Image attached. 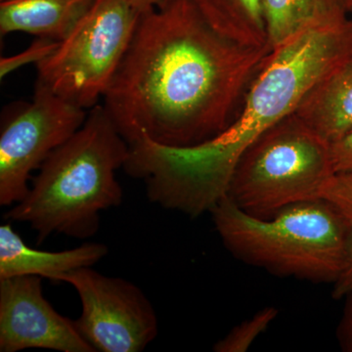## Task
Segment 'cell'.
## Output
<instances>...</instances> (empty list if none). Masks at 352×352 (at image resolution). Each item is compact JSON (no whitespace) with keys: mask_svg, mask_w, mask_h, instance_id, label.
Masks as SVG:
<instances>
[{"mask_svg":"<svg viewBox=\"0 0 352 352\" xmlns=\"http://www.w3.org/2000/svg\"><path fill=\"white\" fill-rule=\"evenodd\" d=\"M278 315L277 308L264 307L251 318L235 326L223 339L214 344L215 352H245L265 332Z\"/></svg>","mask_w":352,"mask_h":352,"instance_id":"obj_15","label":"cell"},{"mask_svg":"<svg viewBox=\"0 0 352 352\" xmlns=\"http://www.w3.org/2000/svg\"><path fill=\"white\" fill-rule=\"evenodd\" d=\"M331 155L335 173L352 171V131L331 144Z\"/></svg>","mask_w":352,"mask_h":352,"instance_id":"obj_19","label":"cell"},{"mask_svg":"<svg viewBox=\"0 0 352 352\" xmlns=\"http://www.w3.org/2000/svg\"><path fill=\"white\" fill-rule=\"evenodd\" d=\"M352 54V19L315 25L271 50L230 126L203 144L168 148L143 141L133 168L148 198L192 219L227 195L238 162L271 126L295 112L315 83Z\"/></svg>","mask_w":352,"mask_h":352,"instance_id":"obj_2","label":"cell"},{"mask_svg":"<svg viewBox=\"0 0 352 352\" xmlns=\"http://www.w3.org/2000/svg\"><path fill=\"white\" fill-rule=\"evenodd\" d=\"M270 46L215 31L192 0L140 13L104 108L129 145L203 144L230 126Z\"/></svg>","mask_w":352,"mask_h":352,"instance_id":"obj_1","label":"cell"},{"mask_svg":"<svg viewBox=\"0 0 352 352\" xmlns=\"http://www.w3.org/2000/svg\"><path fill=\"white\" fill-rule=\"evenodd\" d=\"M344 7H346L347 13L352 14V0H342Z\"/></svg>","mask_w":352,"mask_h":352,"instance_id":"obj_22","label":"cell"},{"mask_svg":"<svg viewBox=\"0 0 352 352\" xmlns=\"http://www.w3.org/2000/svg\"><path fill=\"white\" fill-rule=\"evenodd\" d=\"M85 110L36 82L31 103L6 120L0 132V206L24 200L32 173L87 120Z\"/></svg>","mask_w":352,"mask_h":352,"instance_id":"obj_7","label":"cell"},{"mask_svg":"<svg viewBox=\"0 0 352 352\" xmlns=\"http://www.w3.org/2000/svg\"><path fill=\"white\" fill-rule=\"evenodd\" d=\"M271 50L315 25L349 18L342 0H263Z\"/></svg>","mask_w":352,"mask_h":352,"instance_id":"obj_13","label":"cell"},{"mask_svg":"<svg viewBox=\"0 0 352 352\" xmlns=\"http://www.w3.org/2000/svg\"><path fill=\"white\" fill-rule=\"evenodd\" d=\"M55 281L73 286L82 302L76 320L83 338L102 352H140L157 335L151 302L136 285L82 267L63 273Z\"/></svg>","mask_w":352,"mask_h":352,"instance_id":"obj_8","label":"cell"},{"mask_svg":"<svg viewBox=\"0 0 352 352\" xmlns=\"http://www.w3.org/2000/svg\"><path fill=\"white\" fill-rule=\"evenodd\" d=\"M59 41L47 38H38L36 41L19 54L14 56L1 58L0 60V78L3 80L16 69L22 68L25 65L36 64L43 61L51 53L56 50Z\"/></svg>","mask_w":352,"mask_h":352,"instance_id":"obj_17","label":"cell"},{"mask_svg":"<svg viewBox=\"0 0 352 352\" xmlns=\"http://www.w3.org/2000/svg\"><path fill=\"white\" fill-rule=\"evenodd\" d=\"M139 13L152 10L171 1V0H124Z\"/></svg>","mask_w":352,"mask_h":352,"instance_id":"obj_21","label":"cell"},{"mask_svg":"<svg viewBox=\"0 0 352 352\" xmlns=\"http://www.w3.org/2000/svg\"><path fill=\"white\" fill-rule=\"evenodd\" d=\"M95 352L71 320L44 298L41 277L0 279V351Z\"/></svg>","mask_w":352,"mask_h":352,"instance_id":"obj_9","label":"cell"},{"mask_svg":"<svg viewBox=\"0 0 352 352\" xmlns=\"http://www.w3.org/2000/svg\"><path fill=\"white\" fill-rule=\"evenodd\" d=\"M294 113L330 145L352 131V54L322 76Z\"/></svg>","mask_w":352,"mask_h":352,"instance_id":"obj_11","label":"cell"},{"mask_svg":"<svg viewBox=\"0 0 352 352\" xmlns=\"http://www.w3.org/2000/svg\"><path fill=\"white\" fill-rule=\"evenodd\" d=\"M1 1H3V0H1Z\"/></svg>","mask_w":352,"mask_h":352,"instance_id":"obj_23","label":"cell"},{"mask_svg":"<svg viewBox=\"0 0 352 352\" xmlns=\"http://www.w3.org/2000/svg\"><path fill=\"white\" fill-rule=\"evenodd\" d=\"M129 156V144L104 106H95L82 126L44 161L28 195L4 217L29 223L39 243L54 233L92 237L101 212L122 204L116 171Z\"/></svg>","mask_w":352,"mask_h":352,"instance_id":"obj_3","label":"cell"},{"mask_svg":"<svg viewBox=\"0 0 352 352\" xmlns=\"http://www.w3.org/2000/svg\"><path fill=\"white\" fill-rule=\"evenodd\" d=\"M96 0H3L0 34L22 32L61 41Z\"/></svg>","mask_w":352,"mask_h":352,"instance_id":"obj_12","label":"cell"},{"mask_svg":"<svg viewBox=\"0 0 352 352\" xmlns=\"http://www.w3.org/2000/svg\"><path fill=\"white\" fill-rule=\"evenodd\" d=\"M139 16L124 0H96L56 50L36 65V82L72 105L91 110L110 87Z\"/></svg>","mask_w":352,"mask_h":352,"instance_id":"obj_6","label":"cell"},{"mask_svg":"<svg viewBox=\"0 0 352 352\" xmlns=\"http://www.w3.org/2000/svg\"><path fill=\"white\" fill-rule=\"evenodd\" d=\"M352 293V226H349L347 235L346 258L344 268L337 281L333 283V298L340 300Z\"/></svg>","mask_w":352,"mask_h":352,"instance_id":"obj_18","label":"cell"},{"mask_svg":"<svg viewBox=\"0 0 352 352\" xmlns=\"http://www.w3.org/2000/svg\"><path fill=\"white\" fill-rule=\"evenodd\" d=\"M210 214L235 258L277 276L333 284L344 268L351 226L324 199L300 201L272 217H259L226 196Z\"/></svg>","mask_w":352,"mask_h":352,"instance_id":"obj_4","label":"cell"},{"mask_svg":"<svg viewBox=\"0 0 352 352\" xmlns=\"http://www.w3.org/2000/svg\"><path fill=\"white\" fill-rule=\"evenodd\" d=\"M344 298H346V302L338 326L337 337L340 349L344 351L352 352V293Z\"/></svg>","mask_w":352,"mask_h":352,"instance_id":"obj_20","label":"cell"},{"mask_svg":"<svg viewBox=\"0 0 352 352\" xmlns=\"http://www.w3.org/2000/svg\"><path fill=\"white\" fill-rule=\"evenodd\" d=\"M322 199L330 203L352 226V171L333 173L324 188Z\"/></svg>","mask_w":352,"mask_h":352,"instance_id":"obj_16","label":"cell"},{"mask_svg":"<svg viewBox=\"0 0 352 352\" xmlns=\"http://www.w3.org/2000/svg\"><path fill=\"white\" fill-rule=\"evenodd\" d=\"M107 254V245L89 242L67 251H41L25 244L11 223L0 226V279L36 275L55 281L63 273L91 267Z\"/></svg>","mask_w":352,"mask_h":352,"instance_id":"obj_10","label":"cell"},{"mask_svg":"<svg viewBox=\"0 0 352 352\" xmlns=\"http://www.w3.org/2000/svg\"><path fill=\"white\" fill-rule=\"evenodd\" d=\"M333 173L331 145L293 113L245 150L226 196L248 214L270 217L294 204L322 199Z\"/></svg>","mask_w":352,"mask_h":352,"instance_id":"obj_5","label":"cell"},{"mask_svg":"<svg viewBox=\"0 0 352 352\" xmlns=\"http://www.w3.org/2000/svg\"><path fill=\"white\" fill-rule=\"evenodd\" d=\"M215 31L243 45L270 46L263 0H192Z\"/></svg>","mask_w":352,"mask_h":352,"instance_id":"obj_14","label":"cell"}]
</instances>
